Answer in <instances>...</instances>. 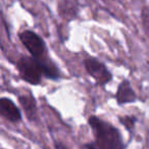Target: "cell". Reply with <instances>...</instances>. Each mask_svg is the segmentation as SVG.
I'll return each mask as SVG.
<instances>
[{"label": "cell", "instance_id": "obj_1", "mask_svg": "<svg viewBox=\"0 0 149 149\" xmlns=\"http://www.w3.org/2000/svg\"><path fill=\"white\" fill-rule=\"evenodd\" d=\"M94 137L97 149H124L126 144L120 130L107 120L97 116H89L87 120Z\"/></svg>", "mask_w": 149, "mask_h": 149}, {"label": "cell", "instance_id": "obj_2", "mask_svg": "<svg viewBox=\"0 0 149 149\" xmlns=\"http://www.w3.org/2000/svg\"><path fill=\"white\" fill-rule=\"evenodd\" d=\"M15 68L21 79L32 86L41 85L43 80V70L40 62L32 55H21L15 61Z\"/></svg>", "mask_w": 149, "mask_h": 149}, {"label": "cell", "instance_id": "obj_3", "mask_svg": "<svg viewBox=\"0 0 149 149\" xmlns=\"http://www.w3.org/2000/svg\"><path fill=\"white\" fill-rule=\"evenodd\" d=\"M19 39L27 51L39 61L50 58L44 39L33 30H24L19 33Z\"/></svg>", "mask_w": 149, "mask_h": 149}, {"label": "cell", "instance_id": "obj_4", "mask_svg": "<svg viewBox=\"0 0 149 149\" xmlns=\"http://www.w3.org/2000/svg\"><path fill=\"white\" fill-rule=\"evenodd\" d=\"M83 65L90 78L95 81L96 85L104 87L113 79L112 72L108 68L95 56H87L83 60Z\"/></svg>", "mask_w": 149, "mask_h": 149}, {"label": "cell", "instance_id": "obj_5", "mask_svg": "<svg viewBox=\"0 0 149 149\" xmlns=\"http://www.w3.org/2000/svg\"><path fill=\"white\" fill-rule=\"evenodd\" d=\"M0 116L11 124H17L23 120L22 110L13 99L2 96L0 97Z\"/></svg>", "mask_w": 149, "mask_h": 149}, {"label": "cell", "instance_id": "obj_6", "mask_svg": "<svg viewBox=\"0 0 149 149\" xmlns=\"http://www.w3.org/2000/svg\"><path fill=\"white\" fill-rule=\"evenodd\" d=\"M57 13L65 23H70L79 17L80 2L79 0H58Z\"/></svg>", "mask_w": 149, "mask_h": 149}, {"label": "cell", "instance_id": "obj_7", "mask_svg": "<svg viewBox=\"0 0 149 149\" xmlns=\"http://www.w3.org/2000/svg\"><path fill=\"white\" fill-rule=\"evenodd\" d=\"M17 101L24 110L25 116L29 122L35 123L38 120V103L36 97L32 93L22 94L17 96Z\"/></svg>", "mask_w": 149, "mask_h": 149}, {"label": "cell", "instance_id": "obj_8", "mask_svg": "<svg viewBox=\"0 0 149 149\" xmlns=\"http://www.w3.org/2000/svg\"><path fill=\"white\" fill-rule=\"evenodd\" d=\"M114 97H116V101L118 105L134 103L138 99L136 92L134 91L132 85H131V82L128 79H124L118 84Z\"/></svg>", "mask_w": 149, "mask_h": 149}, {"label": "cell", "instance_id": "obj_9", "mask_svg": "<svg viewBox=\"0 0 149 149\" xmlns=\"http://www.w3.org/2000/svg\"><path fill=\"white\" fill-rule=\"evenodd\" d=\"M120 124L129 132V134H133L136 127L137 118L135 116H120L118 118Z\"/></svg>", "mask_w": 149, "mask_h": 149}, {"label": "cell", "instance_id": "obj_10", "mask_svg": "<svg viewBox=\"0 0 149 149\" xmlns=\"http://www.w3.org/2000/svg\"><path fill=\"white\" fill-rule=\"evenodd\" d=\"M141 23H142L143 29L146 33L147 37L149 39V8L143 7L141 10Z\"/></svg>", "mask_w": 149, "mask_h": 149}, {"label": "cell", "instance_id": "obj_11", "mask_svg": "<svg viewBox=\"0 0 149 149\" xmlns=\"http://www.w3.org/2000/svg\"><path fill=\"white\" fill-rule=\"evenodd\" d=\"M81 147L85 149H97V145H96V143L94 141L93 142H87L85 144H82Z\"/></svg>", "mask_w": 149, "mask_h": 149}, {"label": "cell", "instance_id": "obj_12", "mask_svg": "<svg viewBox=\"0 0 149 149\" xmlns=\"http://www.w3.org/2000/svg\"><path fill=\"white\" fill-rule=\"evenodd\" d=\"M54 147H55L56 149H64V148H68V146H66L65 144H63V143H60L59 141H56L55 143H54Z\"/></svg>", "mask_w": 149, "mask_h": 149}]
</instances>
